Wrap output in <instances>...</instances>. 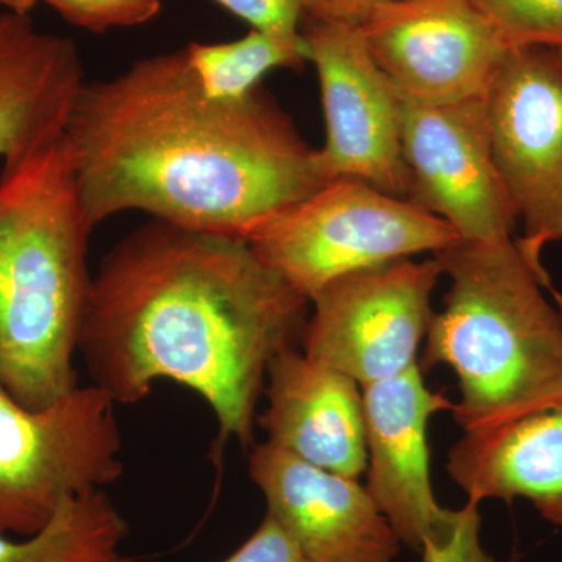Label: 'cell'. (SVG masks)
I'll return each instance as SVG.
<instances>
[{
  "instance_id": "44dd1931",
  "label": "cell",
  "mask_w": 562,
  "mask_h": 562,
  "mask_svg": "<svg viewBox=\"0 0 562 562\" xmlns=\"http://www.w3.org/2000/svg\"><path fill=\"white\" fill-rule=\"evenodd\" d=\"M254 31L291 46H302V24L305 20L302 0H213Z\"/></svg>"
},
{
  "instance_id": "7402d4cb",
  "label": "cell",
  "mask_w": 562,
  "mask_h": 562,
  "mask_svg": "<svg viewBox=\"0 0 562 562\" xmlns=\"http://www.w3.org/2000/svg\"><path fill=\"white\" fill-rule=\"evenodd\" d=\"M480 528L479 503L469 501L458 509L457 520L446 535L425 543L422 562H495L484 550Z\"/></svg>"
},
{
  "instance_id": "2e32d148",
  "label": "cell",
  "mask_w": 562,
  "mask_h": 562,
  "mask_svg": "<svg viewBox=\"0 0 562 562\" xmlns=\"http://www.w3.org/2000/svg\"><path fill=\"white\" fill-rule=\"evenodd\" d=\"M447 471L469 501L524 497L562 527V402L497 427L464 431Z\"/></svg>"
},
{
  "instance_id": "ac0fdd59",
  "label": "cell",
  "mask_w": 562,
  "mask_h": 562,
  "mask_svg": "<svg viewBox=\"0 0 562 562\" xmlns=\"http://www.w3.org/2000/svg\"><path fill=\"white\" fill-rule=\"evenodd\" d=\"M184 49L202 90L216 99L244 98L271 70L299 69L306 61L303 44L291 46L254 29L231 43H191Z\"/></svg>"
},
{
  "instance_id": "30bf717a",
  "label": "cell",
  "mask_w": 562,
  "mask_h": 562,
  "mask_svg": "<svg viewBox=\"0 0 562 562\" xmlns=\"http://www.w3.org/2000/svg\"><path fill=\"white\" fill-rule=\"evenodd\" d=\"M401 98L408 201L447 222L461 241L513 239L519 216L492 157L483 98L454 103Z\"/></svg>"
},
{
  "instance_id": "7a4b0ae2",
  "label": "cell",
  "mask_w": 562,
  "mask_h": 562,
  "mask_svg": "<svg viewBox=\"0 0 562 562\" xmlns=\"http://www.w3.org/2000/svg\"><path fill=\"white\" fill-rule=\"evenodd\" d=\"M308 306L247 239L150 220L92 276L79 351L116 405L171 380L210 406L221 443L247 446L269 366L302 342Z\"/></svg>"
},
{
  "instance_id": "484cf974",
  "label": "cell",
  "mask_w": 562,
  "mask_h": 562,
  "mask_svg": "<svg viewBox=\"0 0 562 562\" xmlns=\"http://www.w3.org/2000/svg\"><path fill=\"white\" fill-rule=\"evenodd\" d=\"M509 562H519V557L516 553L513 554L512 561Z\"/></svg>"
},
{
  "instance_id": "7c38bea8",
  "label": "cell",
  "mask_w": 562,
  "mask_h": 562,
  "mask_svg": "<svg viewBox=\"0 0 562 562\" xmlns=\"http://www.w3.org/2000/svg\"><path fill=\"white\" fill-rule=\"evenodd\" d=\"M368 483L366 490L409 549L441 538L457 520L432 494L428 422L453 403L428 390L420 366L362 387Z\"/></svg>"
},
{
  "instance_id": "9a60e30c",
  "label": "cell",
  "mask_w": 562,
  "mask_h": 562,
  "mask_svg": "<svg viewBox=\"0 0 562 562\" xmlns=\"http://www.w3.org/2000/svg\"><path fill=\"white\" fill-rule=\"evenodd\" d=\"M85 81L72 40L40 31L31 16L0 11L2 169L63 138Z\"/></svg>"
},
{
  "instance_id": "9c48e42d",
  "label": "cell",
  "mask_w": 562,
  "mask_h": 562,
  "mask_svg": "<svg viewBox=\"0 0 562 562\" xmlns=\"http://www.w3.org/2000/svg\"><path fill=\"white\" fill-rule=\"evenodd\" d=\"M306 61L317 70L325 143L317 166L327 183L349 179L408 199L402 146V98L373 60L358 29L305 18Z\"/></svg>"
},
{
  "instance_id": "5bb4252c",
  "label": "cell",
  "mask_w": 562,
  "mask_h": 562,
  "mask_svg": "<svg viewBox=\"0 0 562 562\" xmlns=\"http://www.w3.org/2000/svg\"><path fill=\"white\" fill-rule=\"evenodd\" d=\"M265 387L268 408L260 422L266 442L349 479L366 473L360 384L291 347L273 358Z\"/></svg>"
},
{
  "instance_id": "603a6c76",
  "label": "cell",
  "mask_w": 562,
  "mask_h": 562,
  "mask_svg": "<svg viewBox=\"0 0 562 562\" xmlns=\"http://www.w3.org/2000/svg\"><path fill=\"white\" fill-rule=\"evenodd\" d=\"M222 562H305L286 531L266 514L257 531Z\"/></svg>"
},
{
  "instance_id": "4fadbf2b",
  "label": "cell",
  "mask_w": 562,
  "mask_h": 562,
  "mask_svg": "<svg viewBox=\"0 0 562 562\" xmlns=\"http://www.w3.org/2000/svg\"><path fill=\"white\" fill-rule=\"evenodd\" d=\"M249 473L305 562H392L401 552L390 520L358 480L269 442L251 450Z\"/></svg>"
},
{
  "instance_id": "e0dca14e",
  "label": "cell",
  "mask_w": 562,
  "mask_h": 562,
  "mask_svg": "<svg viewBox=\"0 0 562 562\" xmlns=\"http://www.w3.org/2000/svg\"><path fill=\"white\" fill-rule=\"evenodd\" d=\"M127 536V520L106 492H85L66 498L35 535L0 532V562H136L122 552Z\"/></svg>"
},
{
  "instance_id": "ba28073f",
  "label": "cell",
  "mask_w": 562,
  "mask_h": 562,
  "mask_svg": "<svg viewBox=\"0 0 562 562\" xmlns=\"http://www.w3.org/2000/svg\"><path fill=\"white\" fill-rule=\"evenodd\" d=\"M442 268L435 257L387 262L347 273L312 299L302 335L306 357L350 376L361 387L417 364L432 316Z\"/></svg>"
},
{
  "instance_id": "277c9868",
  "label": "cell",
  "mask_w": 562,
  "mask_h": 562,
  "mask_svg": "<svg viewBox=\"0 0 562 562\" xmlns=\"http://www.w3.org/2000/svg\"><path fill=\"white\" fill-rule=\"evenodd\" d=\"M449 277L425 344L427 368L458 379L453 417L464 431L497 427L562 402V312L516 239L458 241L432 255Z\"/></svg>"
},
{
  "instance_id": "d6986e66",
  "label": "cell",
  "mask_w": 562,
  "mask_h": 562,
  "mask_svg": "<svg viewBox=\"0 0 562 562\" xmlns=\"http://www.w3.org/2000/svg\"><path fill=\"white\" fill-rule=\"evenodd\" d=\"M513 46H562V0H472Z\"/></svg>"
},
{
  "instance_id": "8fae6325",
  "label": "cell",
  "mask_w": 562,
  "mask_h": 562,
  "mask_svg": "<svg viewBox=\"0 0 562 562\" xmlns=\"http://www.w3.org/2000/svg\"><path fill=\"white\" fill-rule=\"evenodd\" d=\"M358 32L397 91L425 103L483 98L514 47L472 0L394 3Z\"/></svg>"
},
{
  "instance_id": "52a82bcc",
  "label": "cell",
  "mask_w": 562,
  "mask_h": 562,
  "mask_svg": "<svg viewBox=\"0 0 562 562\" xmlns=\"http://www.w3.org/2000/svg\"><path fill=\"white\" fill-rule=\"evenodd\" d=\"M483 101L492 157L524 224L517 247L550 280L542 250L562 243V46H514Z\"/></svg>"
},
{
  "instance_id": "6da1fadb",
  "label": "cell",
  "mask_w": 562,
  "mask_h": 562,
  "mask_svg": "<svg viewBox=\"0 0 562 562\" xmlns=\"http://www.w3.org/2000/svg\"><path fill=\"white\" fill-rule=\"evenodd\" d=\"M63 144L92 228L139 211L246 239L327 183L317 149L268 92L211 98L184 47L85 81Z\"/></svg>"
},
{
  "instance_id": "8992f818",
  "label": "cell",
  "mask_w": 562,
  "mask_h": 562,
  "mask_svg": "<svg viewBox=\"0 0 562 562\" xmlns=\"http://www.w3.org/2000/svg\"><path fill=\"white\" fill-rule=\"evenodd\" d=\"M116 403L101 387L77 386L44 409L0 386V532L32 536L66 498L121 479Z\"/></svg>"
},
{
  "instance_id": "d4e9b609",
  "label": "cell",
  "mask_w": 562,
  "mask_h": 562,
  "mask_svg": "<svg viewBox=\"0 0 562 562\" xmlns=\"http://www.w3.org/2000/svg\"><path fill=\"white\" fill-rule=\"evenodd\" d=\"M40 2H43V0H0V7L3 11H10V13L31 16L32 11Z\"/></svg>"
},
{
  "instance_id": "5b68a950",
  "label": "cell",
  "mask_w": 562,
  "mask_h": 562,
  "mask_svg": "<svg viewBox=\"0 0 562 562\" xmlns=\"http://www.w3.org/2000/svg\"><path fill=\"white\" fill-rule=\"evenodd\" d=\"M246 239L269 269L312 302L339 277L438 254L460 236L408 199L341 179L273 214Z\"/></svg>"
},
{
  "instance_id": "4316f807",
  "label": "cell",
  "mask_w": 562,
  "mask_h": 562,
  "mask_svg": "<svg viewBox=\"0 0 562 562\" xmlns=\"http://www.w3.org/2000/svg\"><path fill=\"white\" fill-rule=\"evenodd\" d=\"M558 297V295H557ZM558 303H560V308H561V312H562V299L561 297H558Z\"/></svg>"
},
{
  "instance_id": "ffe728a7",
  "label": "cell",
  "mask_w": 562,
  "mask_h": 562,
  "mask_svg": "<svg viewBox=\"0 0 562 562\" xmlns=\"http://www.w3.org/2000/svg\"><path fill=\"white\" fill-rule=\"evenodd\" d=\"M74 27L91 33L136 27L157 18L161 0H43Z\"/></svg>"
},
{
  "instance_id": "cb8c5ba5",
  "label": "cell",
  "mask_w": 562,
  "mask_h": 562,
  "mask_svg": "<svg viewBox=\"0 0 562 562\" xmlns=\"http://www.w3.org/2000/svg\"><path fill=\"white\" fill-rule=\"evenodd\" d=\"M408 0H302V7L310 20L358 29L375 11Z\"/></svg>"
},
{
  "instance_id": "3957f363",
  "label": "cell",
  "mask_w": 562,
  "mask_h": 562,
  "mask_svg": "<svg viewBox=\"0 0 562 562\" xmlns=\"http://www.w3.org/2000/svg\"><path fill=\"white\" fill-rule=\"evenodd\" d=\"M94 228L63 138L0 173V386L31 409L76 390Z\"/></svg>"
}]
</instances>
